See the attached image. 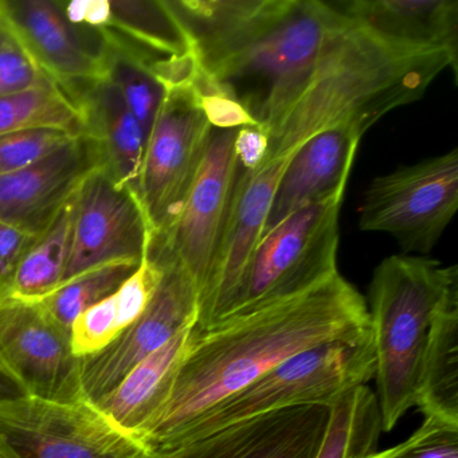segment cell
Wrapping results in <instances>:
<instances>
[{
  "instance_id": "cell-10",
  "label": "cell",
  "mask_w": 458,
  "mask_h": 458,
  "mask_svg": "<svg viewBox=\"0 0 458 458\" xmlns=\"http://www.w3.org/2000/svg\"><path fill=\"white\" fill-rule=\"evenodd\" d=\"M71 331L53 320L39 302L0 300V375L23 395L74 403L87 401Z\"/></svg>"
},
{
  "instance_id": "cell-27",
  "label": "cell",
  "mask_w": 458,
  "mask_h": 458,
  "mask_svg": "<svg viewBox=\"0 0 458 458\" xmlns=\"http://www.w3.org/2000/svg\"><path fill=\"white\" fill-rule=\"evenodd\" d=\"M100 38L103 41L106 63L104 79L108 80L119 90L123 100L148 138L149 131L165 100V88L138 58L128 55L103 37L100 36Z\"/></svg>"
},
{
  "instance_id": "cell-13",
  "label": "cell",
  "mask_w": 458,
  "mask_h": 458,
  "mask_svg": "<svg viewBox=\"0 0 458 458\" xmlns=\"http://www.w3.org/2000/svg\"><path fill=\"white\" fill-rule=\"evenodd\" d=\"M154 259L163 265L165 272L146 312L108 347L81 358L80 377L82 391L90 403H98L144 359L170 342L179 332L197 324L199 315L197 284L176 262L157 257Z\"/></svg>"
},
{
  "instance_id": "cell-17",
  "label": "cell",
  "mask_w": 458,
  "mask_h": 458,
  "mask_svg": "<svg viewBox=\"0 0 458 458\" xmlns=\"http://www.w3.org/2000/svg\"><path fill=\"white\" fill-rule=\"evenodd\" d=\"M101 163L98 141L82 133L36 165L0 176V221L41 232Z\"/></svg>"
},
{
  "instance_id": "cell-25",
  "label": "cell",
  "mask_w": 458,
  "mask_h": 458,
  "mask_svg": "<svg viewBox=\"0 0 458 458\" xmlns=\"http://www.w3.org/2000/svg\"><path fill=\"white\" fill-rule=\"evenodd\" d=\"M382 433L379 406L369 386L343 394L329 407L328 423L315 458H367Z\"/></svg>"
},
{
  "instance_id": "cell-21",
  "label": "cell",
  "mask_w": 458,
  "mask_h": 458,
  "mask_svg": "<svg viewBox=\"0 0 458 458\" xmlns=\"http://www.w3.org/2000/svg\"><path fill=\"white\" fill-rule=\"evenodd\" d=\"M77 100L84 111L87 133L100 146L104 165L120 186L132 190L139 197L147 143L143 128L108 80L88 85L77 95Z\"/></svg>"
},
{
  "instance_id": "cell-36",
  "label": "cell",
  "mask_w": 458,
  "mask_h": 458,
  "mask_svg": "<svg viewBox=\"0 0 458 458\" xmlns=\"http://www.w3.org/2000/svg\"><path fill=\"white\" fill-rule=\"evenodd\" d=\"M17 41L7 25L6 18H4L2 7H0V49H4L7 45L13 44Z\"/></svg>"
},
{
  "instance_id": "cell-31",
  "label": "cell",
  "mask_w": 458,
  "mask_h": 458,
  "mask_svg": "<svg viewBox=\"0 0 458 458\" xmlns=\"http://www.w3.org/2000/svg\"><path fill=\"white\" fill-rule=\"evenodd\" d=\"M199 95L200 106L211 128L216 130H240L243 127H259L248 109L216 87L199 69L194 81ZM261 128V127H259Z\"/></svg>"
},
{
  "instance_id": "cell-32",
  "label": "cell",
  "mask_w": 458,
  "mask_h": 458,
  "mask_svg": "<svg viewBox=\"0 0 458 458\" xmlns=\"http://www.w3.org/2000/svg\"><path fill=\"white\" fill-rule=\"evenodd\" d=\"M49 80L17 41L0 49V98L31 89Z\"/></svg>"
},
{
  "instance_id": "cell-20",
  "label": "cell",
  "mask_w": 458,
  "mask_h": 458,
  "mask_svg": "<svg viewBox=\"0 0 458 458\" xmlns=\"http://www.w3.org/2000/svg\"><path fill=\"white\" fill-rule=\"evenodd\" d=\"M192 328L175 335L95 403L117 428L136 441L168 401L189 351Z\"/></svg>"
},
{
  "instance_id": "cell-12",
  "label": "cell",
  "mask_w": 458,
  "mask_h": 458,
  "mask_svg": "<svg viewBox=\"0 0 458 458\" xmlns=\"http://www.w3.org/2000/svg\"><path fill=\"white\" fill-rule=\"evenodd\" d=\"M151 241V227L138 194L120 186L101 163L74 192L71 250L64 283L103 265L139 264Z\"/></svg>"
},
{
  "instance_id": "cell-7",
  "label": "cell",
  "mask_w": 458,
  "mask_h": 458,
  "mask_svg": "<svg viewBox=\"0 0 458 458\" xmlns=\"http://www.w3.org/2000/svg\"><path fill=\"white\" fill-rule=\"evenodd\" d=\"M144 453L89 401L0 398V458H141Z\"/></svg>"
},
{
  "instance_id": "cell-3",
  "label": "cell",
  "mask_w": 458,
  "mask_h": 458,
  "mask_svg": "<svg viewBox=\"0 0 458 458\" xmlns=\"http://www.w3.org/2000/svg\"><path fill=\"white\" fill-rule=\"evenodd\" d=\"M458 291L457 265L425 257L383 259L369 284V332L382 431L417 406L431 327L445 300Z\"/></svg>"
},
{
  "instance_id": "cell-33",
  "label": "cell",
  "mask_w": 458,
  "mask_h": 458,
  "mask_svg": "<svg viewBox=\"0 0 458 458\" xmlns=\"http://www.w3.org/2000/svg\"><path fill=\"white\" fill-rule=\"evenodd\" d=\"M39 233L0 221V300L9 297L15 272Z\"/></svg>"
},
{
  "instance_id": "cell-5",
  "label": "cell",
  "mask_w": 458,
  "mask_h": 458,
  "mask_svg": "<svg viewBox=\"0 0 458 458\" xmlns=\"http://www.w3.org/2000/svg\"><path fill=\"white\" fill-rule=\"evenodd\" d=\"M375 377L371 332L297 353L200 415L174 447L259 415L299 406L331 407Z\"/></svg>"
},
{
  "instance_id": "cell-6",
  "label": "cell",
  "mask_w": 458,
  "mask_h": 458,
  "mask_svg": "<svg viewBox=\"0 0 458 458\" xmlns=\"http://www.w3.org/2000/svg\"><path fill=\"white\" fill-rule=\"evenodd\" d=\"M344 190L296 211L262 235L222 318L296 296L339 273V214Z\"/></svg>"
},
{
  "instance_id": "cell-22",
  "label": "cell",
  "mask_w": 458,
  "mask_h": 458,
  "mask_svg": "<svg viewBox=\"0 0 458 458\" xmlns=\"http://www.w3.org/2000/svg\"><path fill=\"white\" fill-rule=\"evenodd\" d=\"M417 407L423 417L458 423V291L445 300L434 318Z\"/></svg>"
},
{
  "instance_id": "cell-23",
  "label": "cell",
  "mask_w": 458,
  "mask_h": 458,
  "mask_svg": "<svg viewBox=\"0 0 458 458\" xmlns=\"http://www.w3.org/2000/svg\"><path fill=\"white\" fill-rule=\"evenodd\" d=\"M73 216L74 194L55 211L26 251L13 278L9 297L21 301L39 302L64 283Z\"/></svg>"
},
{
  "instance_id": "cell-9",
  "label": "cell",
  "mask_w": 458,
  "mask_h": 458,
  "mask_svg": "<svg viewBox=\"0 0 458 458\" xmlns=\"http://www.w3.org/2000/svg\"><path fill=\"white\" fill-rule=\"evenodd\" d=\"M211 130L194 82L165 88V100L147 138L139 181L151 242L165 237L178 219Z\"/></svg>"
},
{
  "instance_id": "cell-4",
  "label": "cell",
  "mask_w": 458,
  "mask_h": 458,
  "mask_svg": "<svg viewBox=\"0 0 458 458\" xmlns=\"http://www.w3.org/2000/svg\"><path fill=\"white\" fill-rule=\"evenodd\" d=\"M332 17L328 2L288 0L259 36L210 71L200 72L269 133L307 85Z\"/></svg>"
},
{
  "instance_id": "cell-35",
  "label": "cell",
  "mask_w": 458,
  "mask_h": 458,
  "mask_svg": "<svg viewBox=\"0 0 458 458\" xmlns=\"http://www.w3.org/2000/svg\"><path fill=\"white\" fill-rule=\"evenodd\" d=\"M21 395H23L21 388L4 375H0V398H14Z\"/></svg>"
},
{
  "instance_id": "cell-29",
  "label": "cell",
  "mask_w": 458,
  "mask_h": 458,
  "mask_svg": "<svg viewBox=\"0 0 458 458\" xmlns=\"http://www.w3.org/2000/svg\"><path fill=\"white\" fill-rule=\"evenodd\" d=\"M367 458H458V423L423 417L420 428L401 444Z\"/></svg>"
},
{
  "instance_id": "cell-26",
  "label": "cell",
  "mask_w": 458,
  "mask_h": 458,
  "mask_svg": "<svg viewBox=\"0 0 458 458\" xmlns=\"http://www.w3.org/2000/svg\"><path fill=\"white\" fill-rule=\"evenodd\" d=\"M139 265L140 262H114L87 270L61 284L39 304L53 320L71 331L72 324L84 310L112 296Z\"/></svg>"
},
{
  "instance_id": "cell-30",
  "label": "cell",
  "mask_w": 458,
  "mask_h": 458,
  "mask_svg": "<svg viewBox=\"0 0 458 458\" xmlns=\"http://www.w3.org/2000/svg\"><path fill=\"white\" fill-rule=\"evenodd\" d=\"M120 335L114 293L88 308L72 324L71 345L74 356L85 358L108 347Z\"/></svg>"
},
{
  "instance_id": "cell-1",
  "label": "cell",
  "mask_w": 458,
  "mask_h": 458,
  "mask_svg": "<svg viewBox=\"0 0 458 458\" xmlns=\"http://www.w3.org/2000/svg\"><path fill=\"white\" fill-rule=\"evenodd\" d=\"M369 332L366 299L340 273L296 296L192 329L168 401L138 442L146 452L171 449L200 415L286 359Z\"/></svg>"
},
{
  "instance_id": "cell-8",
  "label": "cell",
  "mask_w": 458,
  "mask_h": 458,
  "mask_svg": "<svg viewBox=\"0 0 458 458\" xmlns=\"http://www.w3.org/2000/svg\"><path fill=\"white\" fill-rule=\"evenodd\" d=\"M458 208V151L377 176L359 210L363 232L393 235L403 253L428 254Z\"/></svg>"
},
{
  "instance_id": "cell-14",
  "label": "cell",
  "mask_w": 458,
  "mask_h": 458,
  "mask_svg": "<svg viewBox=\"0 0 458 458\" xmlns=\"http://www.w3.org/2000/svg\"><path fill=\"white\" fill-rule=\"evenodd\" d=\"M291 157L270 160L251 173L238 167L226 221L208 283L200 293L194 331H203L221 320L229 310L251 254L261 240L273 197Z\"/></svg>"
},
{
  "instance_id": "cell-18",
  "label": "cell",
  "mask_w": 458,
  "mask_h": 458,
  "mask_svg": "<svg viewBox=\"0 0 458 458\" xmlns=\"http://www.w3.org/2000/svg\"><path fill=\"white\" fill-rule=\"evenodd\" d=\"M360 139L358 131L340 125L300 146L281 176L262 235L296 211L345 189Z\"/></svg>"
},
{
  "instance_id": "cell-2",
  "label": "cell",
  "mask_w": 458,
  "mask_h": 458,
  "mask_svg": "<svg viewBox=\"0 0 458 458\" xmlns=\"http://www.w3.org/2000/svg\"><path fill=\"white\" fill-rule=\"evenodd\" d=\"M328 4L334 17L318 63L299 98L267 133L264 163L291 157L329 128L344 125L363 136L388 112L422 98L442 72L452 69L457 77V57L388 44Z\"/></svg>"
},
{
  "instance_id": "cell-28",
  "label": "cell",
  "mask_w": 458,
  "mask_h": 458,
  "mask_svg": "<svg viewBox=\"0 0 458 458\" xmlns=\"http://www.w3.org/2000/svg\"><path fill=\"white\" fill-rule=\"evenodd\" d=\"M77 136L63 130L21 131L0 136V176L36 165Z\"/></svg>"
},
{
  "instance_id": "cell-24",
  "label": "cell",
  "mask_w": 458,
  "mask_h": 458,
  "mask_svg": "<svg viewBox=\"0 0 458 458\" xmlns=\"http://www.w3.org/2000/svg\"><path fill=\"white\" fill-rule=\"evenodd\" d=\"M30 130L87 133L81 103L52 80L0 98V136Z\"/></svg>"
},
{
  "instance_id": "cell-16",
  "label": "cell",
  "mask_w": 458,
  "mask_h": 458,
  "mask_svg": "<svg viewBox=\"0 0 458 458\" xmlns=\"http://www.w3.org/2000/svg\"><path fill=\"white\" fill-rule=\"evenodd\" d=\"M328 418L327 406L291 407L141 458H315Z\"/></svg>"
},
{
  "instance_id": "cell-15",
  "label": "cell",
  "mask_w": 458,
  "mask_h": 458,
  "mask_svg": "<svg viewBox=\"0 0 458 458\" xmlns=\"http://www.w3.org/2000/svg\"><path fill=\"white\" fill-rule=\"evenodd\" d=\"M0 7L18 44L74 98L106 77L103 41L88 44L81 28L69 22L61 2L0 0Z\"/></svg>"
},
{
  "instance_id": "cell-19",
  "label": "cell",
  "mask_w": 458,
  "mask_h": 458,
  "mask_svg": "<svg viewBox=\"0 0 458 458\" xmlns=\"http://www.w3.org/2000/svg\"><path fill=\"white\" fill-rule=\"evenodd\" d=\"M331 4L388 44L458 58V0H348Z\"/></svg>"
},
{
  "instance_id": "cell-34",
  "label": "cell",
  "mask_w": 458,
  "mask_h": 458,
  "mask_svg": "<svg viewBox=\"0 0 458 458\" xmlns=\"http://www.w3.org/2000/svg\"><path fill=\"white\" fill-rule=\"evenodd\" d=\"M269 151L267 133L259 127H243L237 131L234 140V152L238 167L241 170H259L265 162Z\"/></svg>"
},
{
  "instance_id": "cell-11",
  "label": "cell",
  "mask_w": 458,
  "mask_h": 458,
  "mask_svg": "<svg viewBox=\"0 0 458 458\" xmlns=\"http://www.w3.org/2000/svg\"><path fill=\"white\" fill-rule=\"evenodd\" d=\"M238 130H211L205 154L167 234L151 242L149 253L181 265L202 293L210 275L237 178L234 140Z\"/></svg>"
}]
</instances>
